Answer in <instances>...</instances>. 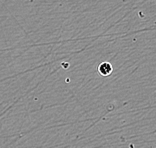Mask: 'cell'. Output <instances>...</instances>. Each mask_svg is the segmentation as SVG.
<instances>
[{"label": "cell", "mask_w": 156, "mask_h": 148, "mask_svg": "<svg viewBox=\"0 0 156 148\" xmlns=\"http://www.w3.org/2000/svg\"><path fill=\"white\" fill-rule=\"evenodd\" d=\"M97 72L102 77H108L111 75L113 72V66L110 62L104 61L101 62L100 64L97 66Z\"/></svg>", "instance_id": "obj_1"}]
</instances>
